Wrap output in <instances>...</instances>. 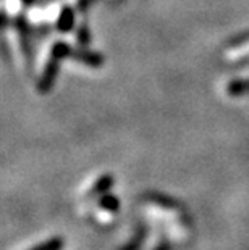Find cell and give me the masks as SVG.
<instances>
[{
  "mask_svg": "<svg viewBox=\"0 0 249 250\" xmlns=\"http://www.w3.org/2000/svg\"><path fill=\"white\" fill-rule=\"evenodd\" d=\"M58 65H60V60H57V58H54V57L49 58V62H47L44 71H42V76L38 83V92L39 94L50 92L52 87H54L57 74H58Z\"/></svg>",
  "mask_w": 249,
  "mask_h": 250,
  "instance_id": "6da1fadb",
  "label": "cell"
},
{
  "mask_svg": "<svg viewBox=\"0 0 249 250\" xmlns=\"http://www.w3.org/2000/svg\"><path fill=\"white\" fill-rule=\"evenodd\" d=\"M71 58H75L78 63H83V65H86L89 68H100L104 65V58L99 54L91 50H84V49L73 50Z\"/></svg>",
  "mask_w": 249,
  "mask_h": 250,
  "instance_id": "7a4b0ae2",
  "label": "cell"
},
{
  "mask_svg": "<svg viewBox=\"0 0 249 250\" xmlns=\"http://www.w3.org/2000/svg\"><path fill=\"white\" fill-rule=\"evenodd\" d=\"M73 26H75V10L67 5L60 10V15H58L57 20V29L60 33H70Z\"/></svg>",
  "mask_w": 249,
  "mask_h": 250,
  "instance_id": "3957f363",
  "label": "cell"
},
{
  "mask_svg": "<svg viewBox=\"0 0 249 250\" xmlns=\"http://www.w3.org/2000/svg\"><path fill=\"white\" fill-rule=\"evenodd\" d=\"M226 94L231 95V97H240V95L249 94V78L230 81L226 84Z\"/></svg>",
  "mask_w": 249,
  "mask_h": 250,
  "instance_id": "277c9868",
  "label": "cell"
},
{
  "mask_svg": "<svg viewBox=\"0 0 249 250\" xmlns=\"http://www.w3.org/2000/svg\"><path fill=\"white\" fill-rule=\"evenodd\" d=\"M113 186V178L110 176V174H104V176H100L97 181H96V184L92 186V189H91V192H89V195H99V194H104V192H107V190L112 188Z\"/></svg>",
  "mask_w": 249,
  "mask_h": 250,
  "instance_id": "5b68a950",
  "label": "cell"
},
{
  "mask_svg": "<svg viewBox=\"0 0 249 250\" xmlns=\"http://www.w3.org/2000/svg\"><path fill=\"white\" fill-rule=\"evenodd\" d=\"M71 54H73V49L67 42H55L50 49V57L57 58V60H63V58H67V57H71Z\"/></svg>",
  "mask_w": 249,
  "mask_h": 250,
  "instance_id": "8992f818",
  "label": "cell"
},
{
  "mask_svg": "<svg viewBox=\"0 0 249 250\" xmlns=\"http://www.w3.org/2000/svg\"><path fill=\"white\" fill-rule=\"evenodd\" d=\"M63 247V242H62V239H49V241H45L44 244H41V246H36L34 249H31V250H62Z\"/></svg>",
  "mask_w": 249,
  "mask_h": 250,
  "instance_id": "52a82bcc",
  "label": "cell"
},
{
  "mask_svg": "<svg viewBox=\"0 0 249 250\" xmlns=\"http://www.w3.org/2000/svg\"><path fill=\"white\" fill-rule=\"evenodd\" d=\"M100 207L105 210H110V211L118 210V199L113 195H104L102 199H100Z\"/></svg>",
  "mask_w": 249,
  "mask_h": 250,
  "instance_id": "ba28073f",
  "label": "cell"
},
{
  "mask_svg": "<svg viewBox=\"0 0 249 250\" xmlns=\"http://www.w3.org/2000/svg\"><path fill=\"white\" fill-rule=\"evenodd\" d=\"M78 34H79L78 41H79V44H81V45H86L88 42H89V39H91V37H89L91 34H89V31H88L86 26H83V28L78 31Z\"/></svg>",
  "mask_w": 249,
  "mask_h": 250,
  "instance_id": "9c48e42d",
  "label": "cell"
},
{
  "mask_svg": "<svg viewBox=\"0 0 249 250\" xmlns=\"http://www.w3.org/2000/svg\"><path fill=\"white\" fill-rule=\"evenodd\" d=\"M245 42H249V31L240 34L238 37H235V39H231L230 41V45H241V44H245Z\"/></svg>",
  "mask_w": 249,
  "mask_h": 250,
  "instance_id": "30bf717a",
  "label": "cell"
},
{
  "mask_svg": "<svg viewBox=\"0 0 249 250\" xmlns=\"http://www.w3.org/2000/svg\"><path fill=\"white\" fill-rule=\"evenodd\" d=\"M21 2H23V3L26 5V7H29V5H33V3L36 2V0H21Z\"/></svg>",
  "mask_w": 249,
  "mask_h": 250,
  "instance_id": "8fae6325",
  "label": "cell"
}]
</instances>
